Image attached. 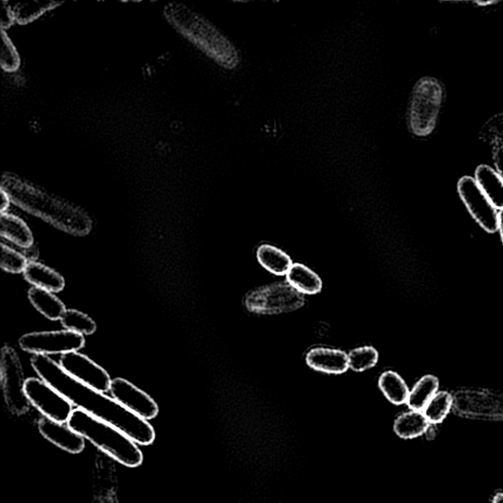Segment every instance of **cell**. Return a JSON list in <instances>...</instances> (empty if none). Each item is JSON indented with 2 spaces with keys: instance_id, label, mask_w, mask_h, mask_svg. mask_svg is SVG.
Here are the masks:
<instances>
[{
  "instance_id": "cell-29",
  "label": "cell",
  "mask_w": 503,
  "mask_h": 503,
  "mask_svg": "<svg viewBox=\"0 0 503 503\" xmlns=\"http://www.w3.org/2000/svg\"><path fill=\"white\" fill-rule=\"evenodd\" d=\"M21 66L19 51L12 42L6 31L2 30V47H0V67L8 73L16 72Z\"/></svg>"
},
{
  "instance_id": "cell-12",
  "label": "cell",
  "mask_w": 503,
  "mask_h": 503,
  "mask_svg": "<svg viewBox=\"0 0 503 503\" xmlns=\"http://www.w3.org/2000/svg\"><path fill=\"white\" fill-rule=\"evenodd\" d=\"M60 367L69 376L100 393L110 390L109 372L86 355L76 351L61 355Z\"/></svg>"
},
{
  "instance_id": "cell-27",
  "label": "cell",
  "mask_w": 503,
  "mask_h": 503,
  "mask_svg": "<svg viewBox=\"0 0 503 503\" xmlns=\"http://www.w3.org/2000/svg\"><path fill=\"white\" fill-rule=\"evenodd\" d=\"M61 325L67 330L83 335H92L97 331L96 321L87 314L77 309H68L60 320Z\"/></svg>"
},
{
  "instance_id": "cell-34",
  "label": "cell",
  "mask_w": 503,
  "mask_h": 503,
  "mask_svg": "<svg viewBox=\"0 0 503 503\" xmlns=\"http://www.w3.org/2000/svg\"><path fill=\"white\" fill-rule=\"evenodd\" d=\"M0 194H2V202H0V212H2V214H5L8 212L12 201L7 193L3 189L0 190Z\"/></svg>"
},
{
  "instance_id": "cell-5",
  "label": "cell",
  "mask_w": 503,
  "mask_h": 503,
  "mask_svg": "<svg viewBox=\"0 0 503 503\" xmlns=\"http://www.w3.org/2000/svg\"><path fill=\"white\" fill-rule=\"evenodd\" d=\"M443 99L444 89L432 77H424L416 83L408 108V127L412 134L427 137L435 131Z\"/></svg>"
},
{
  "instance_id": "cell-4",
  "label": "cell",
  "mask_w": 503,
  "mask_h": 503,
  "mask_svg": "<svg viewBox=\"0 0 503 503\" xmlns=\"http://www.w3.org/2000/svg\"><path fill=\"white\" fill-rule=\"evenodd\" d=\"M69 427L91 442L108 456L122 466L135 468L143 463L144 456L138 444L114 425L76 409L68 422Z\"/></svg>"
},
{
  "instance_id": "cell-6",
  "label": "cell",
  "mask_w": 503,
  "mask_h": 503,
  "mask_svg": "<svg viewBox=\"0 0 503 503\" xmlns=\"http://www.w3.org/2000/svg\"><path fill=\"white\" fill-rule=\"evenodd\" d=\"M244 304L254 314L278 315L298 311L305 305V298L288 282H280L251 291Z\"/></svg>"
},
{
  "instance_id": "cell-23",
  "label": "cell",
  "mask_w": 503,
  "mask_h": 503,
  "mask_svg": "<svg viewBox=\"0 0 503 503\" xmlns=\"http://www.w3.org/2000/svg\"><path fill=\"white\" fill-rule=\"evenodd\" d=\"M8 3V2H7ZM16 24H30L49 10L56 8L58 4L47 0H30V2L8 3Z\"/></svg>"
},
{
  "instance_id": "cell-1",
  "label": "cell",
  "mask_w": 503,
  "mask_h": 503,
  "mask_svg": "<svg viewBox=\"0 0 503 503\" xmlns=\"http://www.w3.org/2000/svg\"><path fill=\"white\" fill-rule=\"evenodd\" d=\"M31 365L42 380L89 415L114 425L138 445H150L156 440V432L147 420L138 417L114 398L75 380L48 356H33Z\"/></svg>"
},
{
  "instance_id": "cell-3",
  "label": "cell",
  "mask_w": 503,
  "mask_h": 503,
  "mask_svg": "<svg viewBox=\"0 0 503 503\" xmlns=\"http://www.w3.org/2000/svg\"><path fill=\"white\" fill-rule=\"evenodd\" d=\"M166 17L188 40L204 54L225 69H236L240 63L237 48L229 38L209 20L190 8L171 5Z\"/></svg>"
},
{
  "instance_id": "cell-15",
  "label": "cell",
  "mask_w": 503,
  "mask_h": 503,
  "mask_svg": "<svg viewBox=\"0 0 503 503\" xmlns=\"http://www.w3.org/2000/svg\"><path fill=\"white\" fill-rule=\"evenodd\" d=\"M306 362L309 367L330 375H341L350 369L348 354L328 347L313 348L308 352Z\"/></svg>"
},
{
  "instance_id": "cell-33",
  "label": "cell",
  "mask_w": 503,
  "mask_h": 503,
  "mask_svg": "<svg viewBox=\"0 0 503 503\" xmlns=\"http://www.w3.org/2000/svg\"><path fill=\"white\" fill-rule=\"evenodd\" d=\"M21 253L28 263L37 262L38 254H40L35 244L29 248L22 249Z\"/></svg>"
},
{
  "instance_id": "cell-19",
  "label": "cell",
  "mask_w": 503,
  "mask_h": 503,
  "mask_svg": "<svg viewBox=\"0 0 503 503\" xmlns=\"http://www.w3.org/2000/svg\"><path fill=\"white\" fill-rule=\"evenodd\" d=\"M28 299L37 312H40L49 320H58L67 313L66 305L47 290L32 288L28 292Z\"/></svg>"
},
{
  "instance_id": "cell-11",
  "label": "cell",
  "mask_w": 503,
  "mask_h": 503,
  "mask_svg": "<svg viewBox=\"0 0 503 503\" xmlns=\"http://www.w3.org/2000/svg\"><path fill=\"white\" fill-rule=\"evenodd\" d=\"M459 196L476 223L488 234L498 230V210L486 196L474 177L463 176L457 184Z\"/></svg>"
},
{
  "instance_id": "cell-31",
  "label": "cell",
  "mask_w": 503,
  "mask_h": 503,
  "mask_svg": "<svg viewBox=\"0 0 503 503\" xmlns=\"http://www.w3.org/2000/svg\"><path fill=\"white\" fill-rule=\"evenodd\" d=\"M2 268L6 273L10 274H21L25 272L26 267L28 266L27 260L21 252L11 248L5 243H2V263H0Z\"/></svg>"
},
{
  "instance_id": "cell-7",
  "label": "cell",
  "mask_w": 503,
  "mask_h": 503,
  "mask_svg": "<svg viewBox=\"0 0 503 503\" xmlns=\"http://www.w3.org/2000/svg\"><path fill=\"white\" fill-rule=\"evenodd\" d=\"M0 377L8 409L15 414H24L31 403L25 392L26 381L19 355L9 345H5L2 350Z\"/></svg>"
},
{
  "instance_id": "cell-14",
  "label": "cell",
  "mask_w": 503,
  "mask_h": 503,
  "mask_svg": "<svg viewBox=\"0 0 503 503\" xmlns=\"http://www.w3.org/2000/svg\"><path fill=\"white\" fill-rule=\"evenodd\" d=\"M38 430L48 442L69 454L79 455L85 448V438L72 430L68 423L44 417L38 422Z\"/></svg>"
},
{
  "instance_id": "cell-25",
  "label": "cell",
  "mask_w": 503,
  "mask_h": 503,
  "mask_svg": "<svg viewBox=\"0 0 503 503\" xmlns=\"http://www.w3.org/2000/svg\"><path fill=\"white\" fill-rule=\"evenodd\" d=\"M440 382L434 376L423 377L409 393L407 405L411 410L424 411L431 399L437 393Z\"/></svg>"
},
{
  "instance_id": "cell-32",
  "label": "cell",
  "mask_w": 503,
  "mask_h": 503,
  "mask_svg": "<svg viewBox=\"0 0 503 503\" xmlns=\"http://www.w3.org/2000/svg\"><path fill=\"white\" fill-rule=\"evenodd\" d=\"M0 24H2L3 31H6L12 24H16L7 2H3L2 10H0Z\"/></svg>"
},
{
  "instance_id": "cell-36",
  "label": "cell",
  "mask_w": 503,
  "mask_h": 503,
  "mask_svg": "<svg viewBox=\"0 0 503 503\" xmlns=\"http://www.w3.org/2000/svg\"><path fill=\"white\" fill-rule=\"evenodd\" d=\"M493 503H503V493H498L493 498Z\"/></svg>"
},
{
  "instance_id": "cell-35",
  "label": "cell",
  "mask_w": 503,
  "mask_h": 503,
  "mask_svg": "<svg viewBox=\"0 0 503 503\" xmlns=\"http://www.w3.org/2000/svg\"><path fill=\"white\" fill-rule=\"evenodd\" d=\"M498 230L503 243V210L498 211Z\"/></svg>"
},
{
  "instance_id": "cell-30",
  "label": "cell",
  "mask_w": 503,
  "mask_h": 503,
  "mask_svg": "<svg viewBox=\"0 0 503 503\" xmlns=\"http://www.w3.org/2000/svg\"><path fill=\"white\" fill-rule=\"evenodd\" d=\"M96 497V503H118L115 496L114 470L108 474L102 473L101 470L97 472Z\"/></svg>"
},
{
  "instance_id": "cell-22",
  "label": "cell",
  "mask_w": 503,
  "mask_h": 503,
  "mask_svg": "<svg viewBox=\"0 0 503 503\" xmlns=\"http://www.w3.org/2000/svg\"><path fill=\"white\" fill-rule=\"evenodd\" d=\"M430 424L422 411L411 410L395 420L394 432L399 437L411 440L427 432Z\"/></svg>"
},
{
  "instance_id": "cell-24",
  "label": "cell",
  "mask_w": 503,
  "mask_h": 503,
  "mask_svg": "<svg viewBox=\"0 0 503 503\" xmlns=\"http://www.w3.org/2000/svg\"><path fill=\"white\" fill-rule=\"evenodd\" d=\"M379 386L382 393L395 405L407 403L409 389L404 380L393 371H386L379 379Z\"/></svg>"
},
{
  "instance_id": "cell-9",
  "label": "cell",
  "mask_w": 503,
  "mask_h": 503,
  "mask_svg": "<svg viewBox=\"0 0 503 503\" xmlns=\"http://www.w3.org/2000/svg\"><path fill=\"white\" fill-rule=\"evenodd\" d=\"M456 414L464 418L503 421V395L487 391L464 390L454 396Z\"/></svg>"
},
{
  "instance_id": "cell-13",
  "label": "cell",
  "mask_w": 503,
  "mask_h": 503,
  "mask_svg": "<svg viewBox=\"0 0 503 503\" xmlns=\"http://www.w3.org/2000/svg\"><path fill=\"white\" fill-rule=\"evenodd\" d=\"M110 393L116 402L138 417L151 420L159 415V406L145 392L122 378L112 380Z\"/></svg>"
},
{
  "instance_id": "cell-21",
  "label": "cell",
  "mask_w": 503,
  "mask_h": 503,
  "mask_svg": "<svg viewBox=\"0 0 503 503\" xmlns=\"http://www.w3.org/2000/svg\"><path fill=\"white\" fill-rule=\"evenodd\" d=\"M257 261L269 273L276 276H287L293 263L291 257L272 245H261L257 251Z\"/></svg>"
},
{
  "instance_id": "cell-16",
  "label": "cell",
  "mask_w": 503,
  "mask_h": 503,
  "mask_svg": "<svg viewBox=\"0 0 503 503\" xmlns=\"http://www.w3.org/2000/svg\"><path fill=\"white\" fill-rule=\"evenodd\" d=\"M24 278L35 288L58 293L66 288V279L57 270L37 262L28 263Z\"/></svg>"
},
{
  "instance_id": "cell-26",
  "label": "cell",
  "mask_w": 503,
  "mask_h": 503,
  "mask_svg": "<svg viewBox=\"0 0 503 503\" xmlns=\"http://www.w3.org/2000/svg\"><path fill=\"white\" fill-rule=\"evenodd\" d=\"M454 406V397L448 393H437L424 407L423 413L430 424L442 423Z\"/></svg>"
},
{
  "instance_id": "cell-8",
  "label": "cell",
  "mask_w": 503,
  "mask_h": 503,
  "mask_svg": "<svg viewBox=\"0 0 503 503\" xmlns=\"http://www.w3.org/2000/svg\"><path fill=\"white\" fill-rule=\"evenodd\" d=\"M83 334L71 330L37 331L23 335L21 350L35 355L67 354L85 346Z\"/></svg>"
},
{
  "instance_id": "cell-17",
  "label": "cell",
  "mask_w": 503,
  "mask_h": 503,
  "mask_svg": "<svg viewBox=\"0 0 503 503\" xmlns=\"http://www.w3.org/2000/svg\"><path fill=\"white\" fill-rule=\"evenodd\" d=\"M474 178L496 208L503 210L502 174L491 165L482 164L477 167Z\"/></svg>"
},
{
  "instance_id": "cell-2",
  "label": "cell",
  "mask_w": 503,
  "mask_h": 503,
  "mask_svg": "<svg viewBox=\"0 0 503 503\" xmlns=\"http://www.w3.org/2000/svg\"><path fill=\"white\" fill-rule=\"evenodd\" d=\"M2 189L13 204L66 234L82 237L93 229L92 218L80 206L51 194L28 180L5 174Z\"/></svg>"
},
{
  "instance_id": "cell-18",
  "label": "cell",
  "mask_w": 503,
  "mask_h": 503,
  "mask_svg": "<svg viewBox=\"0 0 503 503\" xmlns=\"http://www.w3.org/2000/svg\"><path fill=\"white\" fill-rule=\"evenodd\" d=\"M0 225H2V237L16 244V246L25 249L33 246L34 236L27 224L19 216L5 213L0 216Z\"/></svg>"
},
{
  "instance_id": "cell-10",
  "label": "cell",
  "mask_w": 503,
  "mask_h": 503,
  "mask_svg": "<svg viewBox=\"0 0 503 503\" xmlns=\"http://www.w3.org/2000/svg\"><path fill=\"white\" fill-rule=\"evenodd\" d=\"M25 392L29 402L42 414L59 423H68L73 413V404L44 380H26Z\"/></svg>"
},
{
  "instance_id": "cell-20",
  "label": "cell",
  "mask_w": 503,
  "mask_h": 503,
  "mask_svg": "<svg viewBox=\"0 0 503 503\" xmlns=\"http://www.w3.org/2000/svg\"><path fill=\"white\" fill-rule=\"evenodd\" d=\"M287 279L292 288L303 295H314L322 289L320 278L311 268L299 263L292 265Z\"/></svg>"
},
{
  "instance_id": "cell-28",
  "label": "cell",
  "mask_w": 503,
  "mask_h": 503,
  "mask_svg": "<svg viewBox=\"0 0 503 503\" xmlns=\"http://www.w3.org/2000/svg\"><path fill=\"white\" fill-rule=\"evenodd\" d=\"M348 360L352 371L364 372L377 365L379 352L371 346L359 347L348 354Z\"/></svg>"
}]
</instances>
